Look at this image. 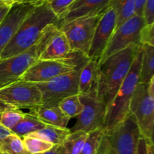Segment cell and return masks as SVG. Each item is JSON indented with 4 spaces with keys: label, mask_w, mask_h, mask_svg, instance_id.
<instances>
[{
    "label": "cell",
    "mask_w": 154,
    "mask_h": 154,
    "mask_svg": "<svg viewBox=\"0 0 154 154\" xmlns=\"http://www.w3.org/2000/svg\"><path fill=\"white\" fill-rule=\"evenodd\" d=\"M139 45H132L110 56L99 63L96 74V88L99 97L107 110L127 76Z\"/></svg>",
    "instance_id": "1"
},
{
    "label": "cell",
    "mask_w": 154,
    "mask_h": 154,
    "mask_svg": "<svg viewBox=\"0 0 154 154\" xmlns=\"http://www.w3.org/2000/svg\"><path fill=\"white\" fill-rule=\"evenodd\" d=\"M59 20L47 2L37 5L26 17L0 56V60L8 58L27 51L35 45L44 29Z\"/></svg>",
    "instance_id": "2"
},
{
    "label": "cell",
    "mask_w": 154,
    "mask_h": 154,
    "mask_svg": "<svg viewBox=\"0 0 154 154\" xmlns=\"http://www.w3.org/2000/svg\"><path fill=\"white\" fill-rule=\"evenodd\" d=\"M59 29L57 24H50L32 48L21 54L0 60V90L19 81L27 69L38 60L41 54Z\"/></svg>",
    "instance_id": "3"
},
{
    "label": "cell",
    "mask_w": 154,
    "mask_h": 154,
    "mask_svg": "<svg viewBox=\"0 0 154 154\" xmlns=\"http://www.w3.org/2000/svg\"><path fill=\"white\" fill-rule=\"evenodd\" d=\"M141 50L139 46L127 76L120 86L105 114L103 127L110 131L121 123L129 114V105L137 84L139 82Z\"/></svg>",
    "instance_id": "4"
},
{
    "label": "cell",
    "mask_w": 154,
    "mask_h": 154,
    "mask_svg": "<svg viewBox=\"0 0 154 154\" xmlns=\"http://www.w3.org/2000/svg\"><path fill=\"white\" fill-rule=\"evenodd\" d=\"M90 60L87 56L78 51H72L62 60H38L32 65L18 81L43 83L63 74L82 68Z\"/></svg>",
    "instance_id": "5"
},
{
    "label": "cell",
    "mask_w": 154,
    "mask_h": 154,
    "mask_svg": "<svg viewBox=\"0 0 154 154\" xmlns=\"http://www.w3.org/2000/svg\"><path fill=\"white\" fill-rule=\"evenodd\" d=\"M129 113L135 117L141 137L148 144H153L154 95L149 92L148 83L137 84L129 105Z\"/></svg>",
    "instance_id": "6"
},
{
    "label": "cell",
    "mask_w": 154,
    "mask_h": 154,
    "mask_svg": "<svg viewBox=\"0 0 154 154\" xmlns=\"http://www.w3.org/2000/svg\"><path fill=\"white\" fill-rule=\"evenodd\" d=\"M83 105V111L77 117V121L72 128L69 129L70 132H88L102 127L105 122L107 108L103 101L99 97L95 81L90 90L78 94Z\"/></svg>",
    "instance_id": "7"
},
{
    "label": "cell",
    "mask_w": 154,
    "mask_h": 154,
    "mask_svg": "<svg viewBox=\"0 0 154 154\" xmlns=\"http://www.w3.org/2000/svg\"><path fill=\"white\" fill-rule=\"evenodd\" d=\"M82 68L55 77L50 81L35 84L42 94V106H58L59 103L70 96L78 94L79 76Z\"/></svg>",
    "instance_id": "8"
},
{
    "label": "cell",
    "mask_w": 154,
    "mask_h": 154,
    "mask_svg": "<svg viewBox=\"0 0 154 154\" xmlns=\"http://www.w3.org/2000/svg\"><path fill=\"white\" fill-rule=\"evenodd\" d=\"M0 103L30 111L42 106V94L35 84L17 81L0 90Z\"/></svg>",
    "instance_id": "9"
},
{
    "label": "cell",
    "mask_w": 154,
    "mask_h": 154,
    "mask_svg": "<svg viewBox=\"0 0 154 154\" xmlns=\"http://www.w3.org/2000/svg\"><path fill=\"white\" fill-rule=\"evenodd\" d=\"M101 16L102 14L83 17L59 26L60 31L67 38L72 51H78L87 56Z\"/></svg>",
    "instance_id": "10"
},
{
    "label": "cell",
    "mask_w": 154,
    "mask_h": 154,
    "mask_svg": "<svg viewBox=\"0 0 154 154\" xmlns=\"http://www.w3.org/2000/svg\"><path fill=\"white\" fill-rule=\"evenodd\" d=\"M144 25L145 23L142 17L135 14L116 28L99 60V63L132 45L141 46L140 32Z\"/></svg>",
    "instance_id": "11"
},
{
    "label": "cell",
    "mask_w": 154,
    "mask_h": 154,
    "mask_svg": "<svg viewBox=\"0 0 154 154\" xmlns=\"http://www.w3.org/2000/svg\"><path fill=\"white\" fill-rule=\"evenodd\" d=\"M105 136L117 154H135L141 135L135 117L129 113L111 130L105 131Z\"/></svg>",
    "instance_id": "12"
},
{
    "label": "cell",
    "mask_w": 154,
    "mask_h": 154,
    "mask_svg": "<svg viewBox=\"0 0 154 154\" xmlns=\"http://www.w3.org/2000/svg\"><path fill=\"white\" fill-rule=\"evenodd\" d=\"M117 26V14L110 6L102 14L92 39L87 57L89 59L100 60Z\"/></svg>",
    "instance_id": "13"
},
{
    "label": "cell",
    "mask_w": 154,
    "mask_h": 154,
    "mask_svg": "<svg viewBox=\"0 0 154 154\" xmlns=\"http://www.w3.org/2000/svg\"><path fill=\"white\" fill-rule=\"evenodd\" d=\"M35 5L30 3L14 5L2 23L0 24V56L21 23L26 17L35 8Z\"/></svg>",
    "instance_id": "14"
},
{
    "label": "cell",
    "mask_w": 154,
    "mask_h": 154,
    "mask_svg": "<svg viewBox=\"0 0 154 154\" xmlns=\"http://www.w3.org/2000/svg\"><path fill=\"white\" fill-rule=\"evenodd\" d=\"M111 2V0H75L59 21L58 26L83 17L102 14Z\"/></svg>",
    "instance_id": "15"
},
{
    "label": "cell",
    "mask_w": 154,
    "mask_h": 154,
    "mask_svg": "<svg viewBox=\"0 0 154 154\" xmlns=\"http://www.w3.org/2000/svg\"><path fill=\"white\" fill-rule=\"evenodd\" d=\"M72 52L68 39L63 32L59 31L48 42L38 60H62L69 56Z\"/></svg>",
    "instance_id": "16"
},
{
    "label": "cell",
    "mask_w": 154,
    "mask_h": 154,
    "mask_svg": "<svg viewBox=\"0 0 154 154\" xmlns=\"http://www.w3.org/2000/svg\"><path fill=\"white\" fill-rule=\"evenodd\" d=\"M29 113L35 116L37 118L46 125L56 126V127L67 128L70 118L65 115L58 106L39 107L35 109L30 110Z\"/></svg>",
    "instance_id": "17"
},
{
    "label": "cell",
    "mask_w": 154,
    "mask_h": 154,
    "mask_svg": "<svg viewBox=\"0 0 154 154\" xmlns=\"http://www.w3.org/2000/svg\"><path fill=\"white\" fill-rule=\"evenodd\" d=\"M70 133V130L68 128L63 129L51 125H46L42 129L26 135L36 137L55 146L60 145Z\"/></svg>",
    "instance_id": "18"
},
{
    "label": "cell",
    "mask_w": 154,
    "mask_h": 154,
    "mask_svg": "<svg viewBox=\"0 0 154 154\" xmlns=\"http://www.w3.org/2000/svg\"><path fill=\"white\" fill-rule=\"evenodd\" d=\"M87 136V133L84 132H71L60 145H57L58 154H81Z\"/></svg>",
    "instance_id": "19"
},
{
    "label": "cell",
    "mask_w": 154,
    "mask_h": 154,
    "mask_svg": "<svg viewBox=\"0 0 154 154\" xmlns=\"http://www.w3.org/2000/svg\"><path fill=\"white\" fill-rule=\"evenodd\" d=\"M141 60L140 68V83H149L154 77V46L141 45Z\"/></svg>",
    "instance_id": "20"
},
{
    "label": "cell",
    "mask_w": 154,
    "mask_h": 154,
    "mask_svg": "<svg viewBox=\"0 0 154 154\" xmlns=\"http://www.w3.org/2000/svg\"><path fill=\"white\" fill-rule=\"evenodd\" d=\"M99 63V60L90 59L81 69L78 83V94L86 93L93 87L96 79Z\"/></svg>",
    "instance_id": "21"
},
{
    "label": "cell",
    "mask_w": 154,
    "mask_h": 154,
    "mask_svg": "<svg viewBox=\"0 0 154 154\" xmlns=\"http://www.w3.org/2000/svg\"><path fill=\"white\" fill-rule=\"evenodd\" d=\"M45 126L46 124L41 121L35 116L28 112L25 113L22 120L12 129L11 132L22 138L25 135L36 132Z\"/></svg>",
    "instance_id": "22"
},
{
    "label": "cell",
    "mask_w": 154,
    "mask_h": 154,
    "mask_svg": "<svg viewBox=\"0 0 154 154\" xmlns=\"http://www.w3.org/2000/svg\"><path fill=\"white\" fill-rule=\"evenodd\" d=\"M117 14V26L135 14V0H111V5Z\"/></svg>",
    "instance_id": "23"
},
{
    "label": "cell",
    "mask_w": 154,
    "mask_h": 154,
    "mask_svg": "<svg viewBox=\"0 0 154 154\" xmlns=\"http://www.w3.org/2000/svg\"><path fill=\"white\" fill-rule=\"evenodd\" d=\"M0 154H29L25 149L20 137L11 133L0 142Z\"/></svg>",
    "instance_id": "24"
},
{
    "label": "cell",
    "mask_w": 154,
    "mask_h": 154,
    "mask_svg": "<svg viewBox=\"0 0 154 154\" xmlns=\"http://www.w3.org/2000/svg\"><path fill=\"white\" fill-rule=\"evenodd\" d=\"M105 135L103 126L88 132L81 154H97Z\"/></svg>",
    "instance_id": "25"
},
{
    "label": "cell",
    "mask_w": 154,
    "mask_h": 154,
    "mask_svg": "<svg viewBox=\"0 0 154 154\" xmlns=\"http://www.w3.org/2000/svg\"><path fill=\"white\" fill-rule=\"evenodd\" d=\"M58 107L62 112L70 119L79 116L83 111V105L78 94L70 96L62 100Z\"/></svg>",
    "instance_id": "26"
},
{
    "label": "cell",
    "mask_w": 154,
    "mask_h": 154,
    "mask_svg": "<svg viewBox=\"0 0 154 154\" xmlns=\"http://www.w3.org/2000/svg\"><path fill=\"white\" fill-rule=\"evenodd\" d=\"M25 113L22 110L8 108L0 114V125L11 132L12 129L19 123Z\"/></svg>",
    "instance_id": "27"
},
{
    "label": "cell",
    "mask_w": 154,
    "mask_h": 154,
    "mask_svg": "<svg viewBox=\"0 0 154 154\" xmlns=\"http://www.w3.org/2000/svg\"><path fill=\"white\" fill-rule=\"evenodd\" d=\"M25 149L29 154L44 153L54 147V144L43 141L36 137L25 135L22 138Z\"/></svg>",
    "instance_id": "28"
},
{
    "label": "cell",
    "mask_w": 154,
    "mask_h": 154,
    "mask_svg": "<svg viewBox=\"0 0 154 154\" xmlns=\"http://www.w3.org/2000/svg\"><path fill=\"white\" fill-rule=\"evenodd\" d=\"M75 1V0H48L47 3L60 21L69 6Z\"/></svg>",
    "instance_id": "29"
},
{
    "label": "cell",
    "mask_w": 154,
    "mask_h": 154,
    "mask_svg": "<svg viewBox=\"0 0 154 154\" xmlns=\"http://www.w3.org/2000/svg\"><path fill=\"white\" fill-rule=\"evenodd\" d=\"M140 45L154 46V24L144 25L140 32Z\"/></svg>",
    "instance_id": "30"
},
{
    "label": "cell",
    "mask_w": 154,
    "mask_h": 154,
    "mask_svg": "<svg viewBox=\"0 0 154 154\" xmlns=\"http://www.w3.org/2000/svg\"><path fill=\"white\" fill-rule=\"evenodd\" d=\"M143 19L146 25L154 24V0H146L143 11Z\"/></svg>",
    "instance_id": "31"
},
{
    "label": "cell",
    "mask_w": 154,
    "mask_h": 154,
    "mask_svg": "<svg viewBox=\"0 0 154 154\" xmlns=\"http://www.w3.org/2000/svg\"><path fill=\"white\" fill-rule=\"evenodd\" d=\"M135 154H147V142L142 137L138 139Z\"/></svg>",
    "instance_id": "32"
},
{
    "label": "cell",
    "mask_w": 154,
    "mask_h": 154,
    "mask_svg": "<svg viewBox=\"0 0 154 154\" xmlns=\"http://www.w3.org/2000/svg\"><path fill=\"white\" fill-rule=\"evenodd\" d=\"M146 0H135V14L143 17V11Z\"/></svg>",
    "instance_id": "33"
},
{
    "label": "cell",
    "mask_w": 154,
    "mask_h": 154,
    "mask_svg": "<svg viewBox=\"0 0 154 154\" xmlns=\"http://www.w3.org/2000/svg\"><path fill=\"white\" fill-rule=\"evenodd\" d=\"M11 8V6L0 3V24L2 23Z\"/></svg>",
    "instance_id": "34"
},
{
    "label": "cell",
    "mask_w": 154,
    "mask_h": 154,
    "mask_svg": "<svg viewBox=\"0 0 154 154\" xmlns=\"http://www.w3.org/2000/svg\"><path fill=\"white\" fill-rule=\"evenodd\" d=\"M12 132H11V131L8 130V129H6L5 128H4L2 126L0 125V142H1L2 140L4 139L6 136H8V135H10V134Z\"/></svg>",
    "instance_id": "35"
},
{
    "label": "cell",
    "mask_w": 154,
    "mask_h": 154,
    "mask_svg": "<svg viewBox=\"0 0 154 154\" xmlns=\"http://www.w3.org/2000/svg\"><path fill=\"white\" fill-rule=\"evenodd\" d=\"M37 154H58V152H57V145L54 146V147H52L51 150H48V151H45L44 152V153H37Z\"/></svg>",
    "instance_id": "36"
},
{
    "label": "cell",
    "mask_w": 154,
    "mask_h": 154,
    "mask_svg": "<svg viewBox=\"0 0 154 154\" xmlns=\"http://www.w3.org/2000/svg\"><path fill=\"white\" fill-rule=\"evenodd\" d=\"M0 3H2V4L7 5L11 6L12 7L14 5L17 4V2H16V0H0Z\"/></svg>",
    "instance_id": "37"
},
{
    "label": "cell",
    "mask_w": 154,
    "mask_h": 154,
    "mask_svg": "<svg viewBox=\"0 0 154 154\" xmlns=\"http://www.w3.org/2000/svg\"><path fill=\"white\" fill-rule=\"evenodd\" d=\"M147 154H153V144L147 143Z\"/></svg>",
    "instance_id": "38"
},
{
    "label": "cell",
    "mask_w": 154,
    "mask_h": 154,
    "mask_svg": "<svg viewBox=\"0 0 154 154\" xmlns=\"http://www.w3.org/2000/svg\"><path fill=\"white\" fill-rule=\"evenodd\" d=\"M16 2L17 3H18V4H24V3H30V4H33L32 0H16Z\"/></svg>",
    "instance_id": "39"
},
{
    "label": "cell",
    "mask_w": 154,
    "mask_h": 154,
    "mask_svg": "<svg viewBox=\"0 0 154 154\" xmlns=\"http://www.w3.org/2000/svg\"><path fill=\"white\" fill-rule=\"evenodd\" d=\"M48 0H32V3L35 5H37L42 4V3L47 2Z\"/></svg>",
    "instance_id": "40"
},
{
    "label": "cell",
    "mask_w": 154,
    "mask_h": 154,
    "mask_svg": "<svg viewBox=\"0 0 154 154\" xmlns=\"http://www.w3.org/2000/svg\"><path fill=\"white\" fill-rule=\"evenodd\" d=\"M9 108V107H8V106H6V105H3V104L0 103V114H1V113L4 110H5L6 108Z\"/></svg>",
    "instance_id": "41"
}]
</instances>
